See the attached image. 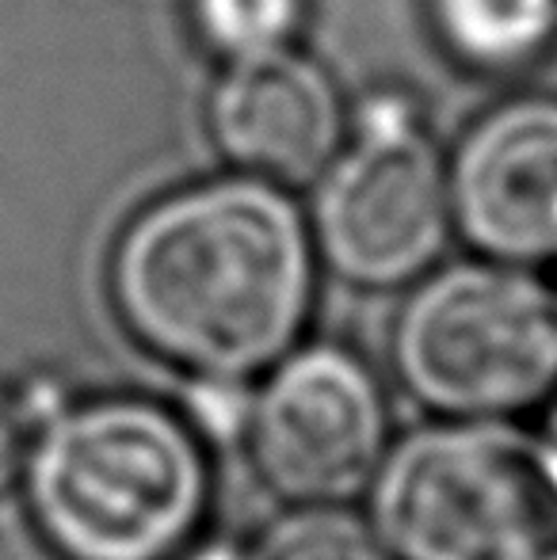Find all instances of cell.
Masks as SVG:
<instances>
[{"label": "cell", "instance_id": "14", "mask_svg": "<svg viewBox=\"0 0 557 560\" xmlns=\"http://www.w3.org/2000/svg\"><path fill=\"white\" fill-rule=\"evenodd\" d=\"M546 435L557 443V397H554V408H550V416H546Z\"/></svg>", "mask_w": 557, "mask_h": 560}, {"label": "cell", "instance_id": "12", "mask_svg": "<svg viewBox=\"0 0 557 560\" xmlns=\"http://www.w3.org/2000/svg\"><path fill=\"white\" fill-rule=\"evenodd\" d=\"M31 435H35L31 408L23 405L12 385L0 382V495L20 485L23 465H27Z\"/></svg>", "mask_w": 557, "mask_h": 560}, {"label": "cell", "instance_id": "9", "mask_svg": "<svg viewBox=\"0 0 557 560\" xmlns=\"http://www.w3.org/2000/svg\"><path fill=\"white\" fill-rule=\"evenodd\" d=\"M439 46L474 73H515L557 38V0H428Z\"/></svg>", "mask_w": 557, "mask_h": 560}, {"label": "cell", "instance_id": "7", "mask_svg": "<svg viewBox=\"0 0 557 560\" xmlns=\"http://www.w3.org/2000/svg\"><path fill=\"white\" fill-rule=\"evenodd\" d=\"M454 233L474 256L557 264V96H515L485 112L446 156Z\"/></svg>", "mask_w": 557, "mask_h": 560}, {"label": "cell", "instance_id": "5", "mask_svg": "<svg viewBox=\"0 0 557 560\" xmlns=\"http://www.w3.org/2000/svg\"><path fill=\"white\" fill-rule=\"evenodd\" d=\"M241 443L287 508H351L394 446L382 377L351 347L305 339L253 385Z\"/></svg>", "mask_w": 557, "mask_h": 560}, {"label": "cell", "instance_id": "4", "mask_svg": "<svg viewBox=\"0 0 557 560\" xmlns=\"http://www.w3.org/2000/svg\"><path fill=\"white\" fill-rule=\"evenodd\" d=\"M386 351L431 420H520L557 397V290L500 259L439 264L409 287Z\"/></svg>", "mask_w": 557, "mask_h": 560}, {"label": "cell", "instance_id": "8", "mask_svg": "<svg viewBox=\"0 0 557 560\" xmlns=\"http://www.w3.org/2000/svg\"><path fill=\"white\" fill-rule=\"evenodd\" d=\"M207 130L241 176L276 187L317 184L348 138V104L321 61L294 46L230 61L207 100Z\"/></svg>", "mask_w": 557, "mask_h": 560}, {"label": "cell", "instance_id": "13", "mask_svg": "<svg viewBox=\"0 0 557 560\" xmlns=\"http://www.w3.org/2000/svg\"><path fill=\"white\" fill-rule=\"evenodd\" d=\"M176 560H260L256 546H245V541H233V538H207L202 534L192 549H184Z\"/></svg>", "mask_w": 557, "mask_h": 560}, {"label": "cell", "instance_id": "11", "mask_svg": "<svg viewBox=\"0 0 557 560\" xmlns=\"http://www.w3.org/2000/svg\"><path fill=\"white\" fill-rule=\"evenodd\" d=\"M260 560H397L371 515L351 508H287L256 541Z\"/></svg>", "mask_w": 557, "mask_h": 560}, {"label": "cell", "instance_id": "2", "mask_svg": "<svg viewBox=\"0 0 557 560\" xmlns=\"http://www.w3.org/2000/svg\"><path fill=\"white\" fill-rule=\"evenodd\" d=\"M20 488L58 560H176L207 534L214 465L184 408L104 393L35 423Z\"/></svg>", "mask_w": 557, "mask_h": 560}, {"label": "cell", "instance_id": "1", "mask_svg": "<svg viewBox=\"0 0 557 560\" xmlns=\"http://www.w3.org/2000/svg\"><path fill=\"white\" fill-rule=\"evenodd\" d=\"M321 271L294 195L230 172L176 187L123 225L107 298L123 332L187 382L253 385L305 343Z\"/></svg>", "mask_w": 557, "mask_h": 560}, {"label": "cell", "instance_id": "10", "mask_svg": "<svg viewBox=\"0 0 557 560\" xmlns=\"http://www.w3.org/2000/svg\"><path fill=\"white\" fill-rule=\"evenodd\" d=\"M195 35L230 61L290 50L302 35L305 0H187Z\"/></svg>", "mask_w": 557, "mask_h": 560}, {"label": "cell", "instance_id": "6", "mask_svg": "<svg viewBox=\"0 0 557 560\" xmlns=\"http://www.w3.org/2000/svg\"><path fill=\"white\" fill-rule=\"evenodd\" d=\"M313 248L356 290H409L454 236L446 156L423 126L356 130L313 184Z\"/></svg>", "mask_w": 557, "mask_h": 560}, {"label": "cell", "instance_id": "3", "mask_svg": "<svg viewBox=\"0 0 557 560\" xmlns=\"http://www.w3.org/2000/svg\"><path fill=\"white\" fill-rule=\"evenodd\" d=\"M367 500L397 560H557V443L515 420L394 439Z\"/></svg>", "mask_w": 557, "mask_h": 560}]
</instances>
